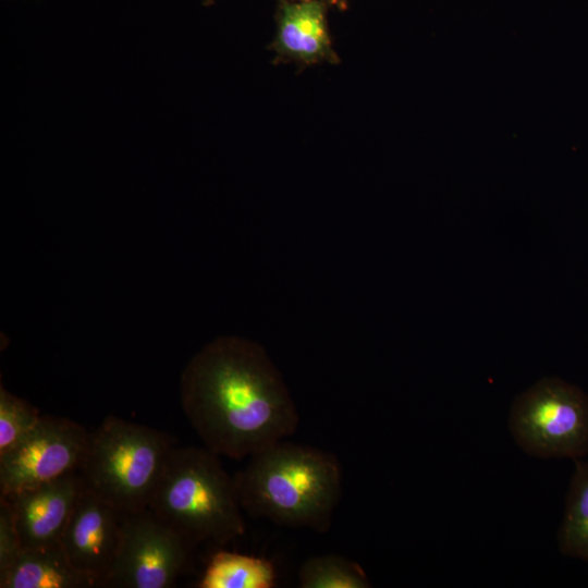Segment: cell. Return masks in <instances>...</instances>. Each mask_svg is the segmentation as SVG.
<instances>
[{"label":"cell","mask_w":588,"mask_h":588,"mask_svg":"<svg viewBox=\"0 0 588 588\" xmlns=\"http://www.w3.org/2000/svg\"><path fill=\"white\" fill-rule=\"evenodd\" d=\"M180 401L204 446L234 460L292 436L299 416L278 368L257 343L221 336L185 366Z\"/></svg>","instance_id":"cell-1"},{"label":"cell","mask_w":588,"mask_h":588,"mask_svg":"<svg viewBox=\"0 0 588 588\" xmlns=\"http://www.w3.org/2000/svg\"><path fill=\"white\" fill-rule=\"evenodd\" d=\"M234 481L243 511L290 528L330 529L342 494L336 456L278 441L249 456Z\"/></svg>","instance_id":"cell-2"},{"label":"cell","mask_w":588,"mask_h":588,"mask_svg":"<svg viewBox=\"0 0 588 588\" xmlns=\"http://www.w3.org/2000/svg\"><path fill=\"white\" fill-rule=\"evenodd\" d=\"M148 507L195 546H224L245 532L234 477L205 446L172 449Z\"/></svg>","instance_id":"cell-3"},{"label":"cell","mask_w":588,"mask_h":588,"mask_svg":"<svg viewBox=\"0 0 588 588\" xmlns=\"http://www.w3.org/2000/svg\"><path fill=\"white\" fill-rule=\"evenodd\" d=\"M174 446L162 431L109 415L90 432L78 474L86 488L121 513L140 511L148 507Z\"/></svg>","instance_id":"cell-4"},{"label":"cell","mask_w":588,"mask_h":588,"mask_svg":"<svg viewBox=\"0 0 588 588\" xmlns=\"http://www.w3.org/2000/svg\"><path fill=\"white\" fill-rule=\"evenodd\" d=\"M509 429L530 456L583 458L588 454V395L561 378L544 377L515 397Z\"/></svg>","instance_id":"cell-5"},{"label":"cell","mask_w":588,"mask_h":588,"mask_svg":"<svg viewBox=\"0 0 588 588\" xmlns=\"http://www.w3.org/2000/svg\"><path fill=\"white\" fill-rule=\"evenodd\" d=\"M195 544L149 507L125 513L109 588H171L185 574Z\"/></svg>","instance_id":"cell-6"},{"label":"cell","mask_w":588,"mask_h":588,"mask_svg":"<svg viewBox=\"0 0 588 588\" xmlns=\"http://www.w3.org/2000/svg\"><path fill=\"white\" fill-rule=\"evenodd\" d=\"M90 432L65 417L41 415L15 446L0 455V497L78 471Z\"/></svg>","instance_id":"cell-7"},{"label":"cell","mask_w":588,"mask_h":588,"mask_svg":"<svg viewBox=\"0 0 588 588\" xmlns=\"http://www.w3.org/2000/svg\"><path fill=\"white\" fill-rule=\"evenodd\" d=\"M84 483V482H83ZM123 513L84 486L60 543L71 564L105 587L121 538Z\"/></svg>","instance_id":"cell-8"},{"label":"cell","mask_w":588,"mask_h":588,"mask_svg":"<svg viewBox=\"0 0 588 588\" xmlns=\"http://www.w3.org/2000/svg\"><path fill=\"white\" fill-rule=\"evenodd\" d=\"M84 488L78 471L54 481L2 497L8 500L24 549L60 543Z\"/></svg>","instance_id":"cell-9"},{"label":"cell","mask_w":588,"mask_h":588,"mask_svg":"<svg viewBox=\"0 0 588 588\" xmlns=\"http://www.w3.org/2000/svg\"><path fill=\"white\" fill-rule=\"evenodd\" d=\"M270 48L279 58L304 65L339 62L327 29L323 7L316 0L284 4L278 34Z\"/></svg>","instance_id":"cell-10"},{"label":"cell","mask_w":588,"mask_h":588,"mask_svg":"<svg viewBox=\"0 0 588 588\" xmlns=\"http://www.w3.org/2000/svg\"><path fill=\"white\" fill-rule=\"evenodd\" d=\"M1 588H93L91 578L77 571L61 543L22 549L15 561L0 573Z\"/></svg>","instance_id":"cell-11"},{"label":"cell","mask_w":588,"mask_h":588,"mask_svg":"<svg viewBox=\"0 0 588 588\" xmlns=\"http://www.w3.org/2000/svg\"><path fill=\"white\" fill-rule=\"evenodd\" d=\"M277 572L271 561L221 550L209 560L198 588H272Z\"/></svg>","instance_id":"cell-12"},{"label":"cell","mask_w":588,"mask_h":588,"mask_svg":"<svg viewBox=\"0 0 588 588\" xmlns=\"http://www.w3.org/2000/svg\"><path fill=\"white\" fill-rule=\"evenodd\" d=\"M573 462L556 541L564 556L588 562V461L576 458Z\"/></svg>","instance_id":"cell-13"},{"label":"cell","mask_w":588,"mask_h":588,"mask_svg":"<svg viewBox=\"0 0 588 588\" xmlns=\"http://www.w3.org/2000/svg\"><path fill=\"white\" fill-rule=\"evenodd\" d=\"M302 588H369L363 567L346 558L324 554L307 559L299 567Z\"/></svg>","instance_id":"cell-14"},{"label":"cell","mask_w":588,"mask_h":588,"mask_svg":"<svg viewBox=\"0 0 588 588\" xmlns=\"http://www.w3.org/2000/svg\"><path fill=\"white\" fill-rule=\"evenodd\" d=\"M41 414L24 399L0 388V455L23 440L37 425Z\"/></svg>","instance_id":"cell-15"},{"label":"cell","mask_w":588,"mask_h":588,"mask_svg":"<svg viewBox=\"0 0 588 588\" xmlns=\"http://www.w3.org/2000/svg\"><path fill=\"white\" fill-rule=\"evenodd\" d=\"M22 549L11 506L0 497V573L11 566Z\"/></svg>","instance_id":"cell-16"}]
</instances>
